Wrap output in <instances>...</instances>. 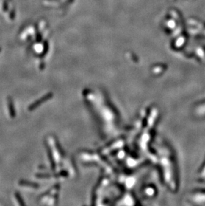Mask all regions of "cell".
Segmentation results:
<instances>
[{
	"label": "cell",
	"mask_w": 205,
	"mask_h": 206,
	"mask_svg": "<svg viewBox=\"0 0 205 206\" xmlns=\"http://www.w3.org/2000/svg\"><path fill=\"white\" fill-rule=\"evenodd\" d=\"M44 144L49 149L56 164H60L63 159V153L56 137L52 135H48L46 137Z\"/></svg>",
	"instance_id": "obj_1"
},
{
	"label": "cell",
	"mask_w": 205,
	"mask_h": 206,
	"mask_svg": "<svg viewBox=\"0 0 205 206\" xmlns=\"http://www.w3.org/2000/svg\"><path fill=\"white\" fill-rule=\"evenodd\" d=\"M14 199H15L16 204L19 205H25V203L24 202V199L22 198L20 193L19 192H15L13 194Z\"/></svg>",
	"instance_id": "obj_6"
},
{
	"label": "cell",
	"mask_w": 205,
	"mask_h": 206,
	"mask_svg": "<svg viewBox=\"0 0 205 206\" xmlns=\"http://www.w3.org/2000/svg\"><path fill=\"white\" fill-rule=\"evenodd\" d=\"M7 102V108L8 115L10 119H14L16 116V112L15 106H14V103L13 99L11 97H7L6 100Z\"/></svg>",
	"instance_id": "obj_4"
},
{
	"label": "cell",
	"mask_w": 205,
	"mask_h": 206,
	"mask_svg": "<svg viewBox=\"0 0 205 206\" xmlns=\"http://www.w3.org/2000/svg\"><path fill=\"white\" fill-rule=\"evenodd\" d=\"M18 185L22 188L29 189V190H37L39 187L38 183L30 181H27V180L25 179L19 180L18 182Z\"/></svg>",
	"instance_id": "obj_5"
},
{
	"label": "cell",
	"mask_w": 205,
	"mask_h": 206,
	"mask_svg": "<svg viewBox=\"0 0 205 206\" xmlns=\"http://www.w3.org/2000/svg\"><path fill=\"white\" fill-rule=\"evenodd\" d=\"M52 97H53V94L51 92L47 93V94H46V95H43V96L38 99L37 100L33 101L32 103H31L30 105L28 106L27 110L29 111H33L35 109L38 108L39 107H40L42 104L47 102L48 100H51Z\"/></svg>",
	"instance_id": "obj_3"
},
{
	"label": "cell",
	"mask_w": 205,
	"mask_h": 206,
	"mask_svg": "<svg viewBox=\"0 0 205 206\" xmlns=\"http://www.w3.org/2000/svg\"><path fill=\"white\" fill-rule=\"evenodd\" d=\"M59 185H55L46 192L42 193L37 198V202L41 205H54L57 204Z\"/></svg>",
	"instance_id": "obj_2"
}]
</instances>
